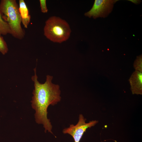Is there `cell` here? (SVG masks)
<instances>
[{
  "mask_svg": "<svg viewBox=\"0 0 142 142\" xmlns=\"http://www.w3.org/2000/svg\"><path fill=\"white\" fill-rule=\"evenodd\" d=\"M34 75L32 77L34 83V89L31 101L32 108L35 111V118L36 122L43 125L45 132L52 134V126L47 115V109L50 105H54L60 102L61 98L59 85L52 82L53 77L48 75L43 83L38 80L36 68L34 69Z\"/></svg>",
  "mask_w": 142,
  "mask_h": 142,
  "instance_id": "1",
  "label": "cell"
},
{
  "mask_svg": "<svg viewBox=\"0 0 142 142\" xmlns=\"http://www.w3.org/2000/svg\"><path fill=\"white\" fill-rule=\"evenodd\" d=\"M0 12L2 18L11 29V35L18 39H22L25 36V32L21 27V19L16 1L1 0Z\"/></svg>",
  "mask_w": 142,
  "mask_h": 142,
  "instance_id": "2",
  "label": "cell"
},
{
  "mask_svg": "<svg viewBox=\"0 0 142 142\" xmlns=\"http://www.w3.org/2000/svg\"><path fill=\"white\" fill-rule=\"evenodd\" d=\"M43 30L44 34L47 39L59 43L68 40L71 32L67 22L55 16L50 17L46 21Z\"/></svg>",
  "mask_w": 142,
  "mask_h": 142,
  "instance_id": "3",
  "label": "cell"
},
{
  "mask_svg": "<svg viewBox=\"0 0 142 142\" xmlns=\"http://www.w3.org/2000/svg\"><path fill=\"white\" fill-rule=\"evenodd\" d=\"M86 119L82 114L79 115V120L75 125L70 124L69 127L64 128L63 130L64 134H68L72 136L74 142H79L84 133L89 128L94 126L98 122L96 120L86 123Z\"/></svg>",
  "mask_w": 142,
  "mask_h": 142,
  "instance_id": "4",
  "label": "cell"
},
{
  "mask_svg": "<svg viewBox=\"0 0 142 142\" xmlns=\"http://www.w3.org/2000/svg\"><path fill=\"white\" fill-rule=\"evenodd\" d=\"M116 0H95L91 9L84 14L89 18L105 17L111 11Z\"/></svg>",
  "mask_w": 142,
  "mask_h": 142,
  "instance_id": "5",
  "label": "cell"
},
{
  "mask_svg": "<svg viewBox=\"0 0 142 142\" xmlns=\"http://www.w3.org/2000/svg\"><path fill=\"white\" fill-rule=\"evenodd\" d=\"M130 89L133 94H142V73L135 70L129 79Z\"/></svg>",
  "mask_w": 142,
  "mask_h": 142,
  "instance_id": "6",
  "label": "cell"
},
{
  "mask_svg": "<svg viewBox=\"0 0 142 142\" xmlns=\"http://www.w3.org/2000/svg\"><path fill=\"white\" fill-rule=\"evenodd\" d=\"M19 9L22 23L24 27L27 28L31 21V16L29 14L28 9L24 0H19Z\"/></svg>",
  "mask_w": 142,
  "mask_h": 142,
  "instance_id": "7",
  "label": "cell"
},
{
  "mask_svg": "<svg viewBox=\"0 0 142 142\" xmlns=\"http://www.w3.org/2000/svg\"><path fill=\"white\" fill-rule=\"evenodd\" d=\"M11 34V30L9 25L3 19L0 12V36Z\"/></svg>",
  "mask_w": 142,
  "mask_h": 142,
  "instance_id": "8",
  "label": "cell"
},
{
  "mask_svg": "<svg viewBox=\"0 0 142 142\" xmlns=\"http://www.w3.org/2000/svg\"><path fill=\"white\" fill-rule=\"evenodd\" d=\"M8 49L7 43L3 37L0 36V52L5 55L8 52Z\"/></svg>",
  "mask_w": 142,
  "mask_h": 142,
  "instance_id": "9",
  "label": "cell"
},
{
  "mask_svg": "<svg viewBox=\"0 0 142 142\" xmlns=\"http://www.w3.org/2000/svg\"><path fill=\"white\" fill-rule=\"evenodd\" d=\"M134 67L135 70L142 72V55L138 56L134 63Z\"/></svg>",
  "mask_w": 142,
  "mask_h": 142,
  "instance_id": "10",
  "label": "cell"
},
{
  "mask_svg": "<svg viewBox=\"0 0 142 142\" xmlns=\"http://www.w3.org/2000/svg\"><path fill=\"white\" fill-rule=\"evenodd\" d=\"M41 12L43 13H47L48 11L46 5V0H40L39 1Z\"/></svg>",
  "mask_w": 142,
  "mask_h": 142,
  "instance_id": "11",
  "label": "cell"
},
{
  "mask_svg": "<svg viewBox=\"0 0 142 142\" xmlns=\"http://www.w3.org/2000/svg\"><path fill=\"white\" fill-rule=\"evenodd\" d=\"M129 1H130L132 3L136 4L139 3L141 1H140L138 0H129Z\"/></svg>",
  "mask_w": 142,
  "mask_h": 142,
  "instance_id": "12",
  "label": "cell"
}]
</instances>
